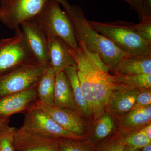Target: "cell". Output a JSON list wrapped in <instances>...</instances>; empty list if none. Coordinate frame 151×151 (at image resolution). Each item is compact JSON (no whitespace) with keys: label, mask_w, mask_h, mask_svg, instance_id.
I'll use <instances>...</instances> for the list:
<instances>
[{"label":"cell","mask_w":151,"mask_h":151,"mask_svg":"<svg viewBox=\"0 0 151 151\" xmlns=\"http://www.w3.org/2000/svg\"><path fill=\"white\" fill-rule=\"evenodd\" d=\"M54 104L58 107L68 108L78 112L72 88L63 71L55 76Z\"/></svg>","instance_id":"18"},{"label":"cell","mask_w":151,"mask_h":151,"mask_svg":"<svg viewBox=\"0 0 151 151\" xmlns=\"http://www.w3.org/2000/svg\"><path fill=\"white\" fill-rule=\"evenodd\" d=\"M123 151H133L128 146L126 145Z\"/></svg>","instance_id":"32"},{"label":"cell","mask_w":151,"mask_h":151,"mask_svg":"<svg viewBox=\"0 0 151 151\" xmlns=\"http://www.w3.org/2000/svg\"><path fill=\"white\" fill-rule=\"evenodd\" d=\"M116 84L139 91L151 89V74H113Z\"/></svg>","instance_id":"21"},{"label":"cell","mask_w":151,"mask_h":151,"mask_svg":"<svg viewBox=\"0 0 151 151\" xmlns=\"http://www.w3.org/2000/svg\"><path fill=\"white\" fill-rule=\"evenodd\" d=\"M117 119L118 129L129 134L140 130L151 123V105L131 110Z\"/></svg>","instance_id":"15"},{"label":"cell","mask_w":151,"mask_h":151,"mask_svg":"<svg viewBox=\"0 0 151 151\" xmlns=\"http://www.w3.org/2000/svg\"><path fill=\"white\" fill-rule=\"evenodd\" d=\"M55 74L51 66L47 68L37 83V91L41 103L54 106Z\"/></svg>","instance_id":"20"},{"label":"cell","mask_w":151,"mask_h":151,"mask_svg":"<svg viewBox=\"0 0 151 151\" xmlns=\"http://www.w3.org/2000/svg\"><path fill=\"white\" fill-rule=\"evenodd\" d=\"M47 38L58 37L76 51L79 48L73 24L57 0H49L34 19Z\"/></svg>","instance_id":"4"},{"label":"cell","mask_w":151,"mask_h":151,"mask_svg":"<svg viewBox=\"0 0 151 151\" xmlns=\"http://www.w3.org/2000/svg\"><path fill=\"white\" fill-rule=\"evenodd\" d=\"M34 107L40 109L49 115L63 128L74 134L86 138L91 124L77 111L55 106H48L37 102Z\"/></svg>","instance_id":"9"},{"label":"cell","mask_w":151,"mask_h":151,"mask_svg":"<svg viewBox=\"0 0 151 151\" xmlns=\"http://www.w3.org/2000/svg\"><path fill=\"white\" fill-rule=\"evenodd\" d=\"M14 130H0V151H14L13 144Z\"/></svg>","instance_id":"26"},{"label":"cell","mask_w":151,"mask_h":151,"mask_svg":"<svg viewBox=\"0 0 151 151\" xmlns=\"http://www.w3.org/2000/svg\"><path fill=\"white\" fill-rule=\"evenodd\" d=\"M151 105V89H144L139 92L132 110L145 108Z\"/></svg>","instance_id":"27"},{"label":"cell","mask_w":151,"mask_h":151,"mask_svg":"<svg viewBox=\"0 0 151 151\" xmlns=\"http://www.w3.org/2000/svg\"><path fill=\"white\" fill-rule=\"evenodd\" d=\"M49 67L37 62L32 63L0 76V98L37 85Z\"/></svg>","instance_id":"6"},{"label":"cell","mask_w":151,"mask_h":151,"mask_svg":"<svg viewBox=\"0 0 151 151\" xmlns=\"http://www.w3.org/2000/svg\"><path fill=\"white\" fill-rule=\"evenodd\" d=\"M14 30L12 37L0 39V76L22 65L37 62L21 29Z\"/></svg>","instance_id":"5"},{"label":"cell","mask_w":151,"mask_h":151,"mask_svg":"<svg viewBox=\"0 0 151 151\" xmlns=\"http://www.w3.org/2000/svg\"><path fill=\"white\" fill-rule=\"evenodd\" d=\"M141 149L142 151H151V144H148Z\"/></svg>","instance_id":"31"},{"label":"cell","mask_w":151,"mask_h":151,"mask_svg":"<svg viewBox=\"0 0 151 151\" xmlns=\"http://www.w3.org/2000/svg\"><path fill=\"white\" fill-rule=\"evenodd\" d=\"M141 131L147 136V137L149 139L151 140V124H150L144 127L142 129H140Z\"/></svg>","instance_id":"30"},{"label":"cell","mask_w":151,"mask_h":151,"mask_svg":"<svg viewBox=\"0 0 151 151\" xmlns=\"http://www.w3.org/2000/svg\"><path fill=\"white\" fill-rule=\"evenodd\" d=\"M49 0H1L0 21L12 29L33 19Z\"/></svg>","instance_id":"7"},{"label":"cell","mask_w":151,"mask_h":151,"mask_svg":"<svg viewBox=\"0 0 151 151\" xmlns=\"http://www.w3.org/2000/svg\"><path fill=\"white\" fill-rule=\"evenodd\" d=\"M57 1L71 20L78 43L83 42L88 51L98 55L113 72L118 63L128 55L90 25L80 6L71 4L68 0Z\"/></svg>","instance_id":"2"},{"label":"cell","mask_w":151,"mask_h":151,"mask_svg":"<svg viewBox=\"0 0 151 151\" xmlns=\"http://www.w3.org/2000/svg\"><path fill=\"white\" fill-rule=\"evenodd\" d=\"M139 91L117 84L110 94L105 111L116 119L120 118L132 110Z\"/></svg>","instance_id":"12"},{"label":"cell","mask_w":151,"mask_h":151,"mask_svg":"<svg viewBox=\"0 0 151 151\" xmlns=\"http://www.w3.org/2000/svg\"><path fill=\"white\" fill-rule=\"evenodd\" d=\"M60 151H94L95 145L88 139H58Z\"/></svg>","instance_id":"23"},{"label":"cell","mask_w":151,"mask_h":151,"mask_svg":"<svg viewBox=\"0 0 151 151\" xmlns=\"http://www.w3.org/2000/svg\"><path fill=\"white\" fill-rule=\"evenodd\" d=\"M14 151H60L58 139L36 134L22 128L14 131Z\"/></svg>","instance_id":"11"},{"label":"cell","mask_w":151,"mask_h":151,"mask_svg":"<svg viewBox=\"0 0 151 151\" xmlns=\"http://www.w3.org/2000/svg\"><path fill=\"white\" fill-rule=\"evenodd\" d=\"M134 27L138 35L151 44V19H143L137 24H135Z\"/></svg>","instance_id":"25"},{"label":"cell","mask_w":151,"mask_h":151,"mask_svg":"<svg viewBox=\"0 0 151 151\" xmlns=\"http://www.w3.org/2000/svg\"><path fill=\"white\" fill-rule=\"evenodd\" d=\"M114 74H151V55H127L118 63Z\"/></svg>","instance_id":"16"},{"label":"cell","mask_w":151,"mask_h":151,"mask_svg":"<svg viewBox=\"0 0 151 151\" xmlns=\"http://www.w3.org/2000/svg\"><path fill=\"white\" fill-rule=\"evenodd\" d=\"M117 130L116 119L110 113L105 111L98 119L92 122L86 139L95 145L113 134Z\"/></svg>","instance_id":"17"},{"label":"cell","mask_w":151,"mask_h":151,"mask_svg":"<svg viewBox=\"0 0 151 151\" xmlns=\"http://www.w3.org/2000/svg\"><path fill=\"white\" fill-rule=\"evenodd\" d=\"M20 26L36 61L42 65L50 66L47 38L35 19L23 22Z\"/></svg>","instance_id":"10"},{"label":"cell","mask_w":151,"mask_h":151,"mask_svg":"<svg viewBox=\"0 0 151 151\" xmlns=\"http://www.w3.org/2000/svg\"><path fill=\"white\" fill-rule=\"evenodd\" d=\"M47 47L50 66L56 75L68 66L76 65L75 60L70 53L71 48L60 37L47 38Z\"/></svg>","instance_id":"13"},{"label":"cell","mask_w":151,"mask_h":151,"mask_svg":"<svg viewBox=\"0 0 151 151\" xmlns=\"http://www.w3.org/2000/svg\"><path fill=\"white\" fill-rule=\"evenodd\" d=\"M88 22L94 29L111 41L127 55H151V44L138 35L133 23L122 21Z\"/></svg>","instance_id":"3"},{"label":"cell","mask_w":151,"mask_h":151,"mask_svg":"<svg viewBox=\"0 0 151 151\" xmlns=\"http://www.w3.org/2000/svg\"><path fill=\"white\" fill-rule=\"evenodd\" d=\"M151 19V0H145L143 19Z\"/></svg>","instance_id":"29"},{"label":"cell","mask_w":151,"mask_h":151,"mask_svg":"<svg viewBox=\"0 0 151 151\" xmlns=\"http://www.w3.org/2000/svg\"><path fill=\"white\" fill-rule=\"evenodd\" d=\"M3 121L2 120H0V130L4 129V127H3Z\"/></svg>","instance_id":"33"},{"label":"cell","mask_w":151,"mask_h":151,"mask_svg":"<svg viewBox=\"0 0 151 151\" xmlns=\"http://www.w3.org/2000/svg\"><path fill=\"white\" fill-rule=\"evenodd\" d=\"M133 151H141L140 150H134Z\"/></svg>","instance_id":"34"},{"label":"cell","mask_w":151,"mask_h":151,"mask_svg":"<svg viewBox=\"0 0 151 151\" xmlns=\"http://www.w3.org/2000/svg\"><path fill=\"white\" fill-rule=\"evenodd\" d=\"M35 86L0 98V120L22 111L36 96Z\"/></svg>","instance_id":"14"},{"label":"cell","mask_w":151,"mask_h":151,"mask_svg":"<svg viewBox=\"0 0 151 151\" xmlns=\"http://www.w3.org/2000/svg\"><path fill=\"white\" fill-rule=\"evenodd\" d=\"M67 76L72 88L76 105L78 113L91 122L88 106L82 94L76 65H70L63 70Z\"/></svg>","instance_id":"19"},{"label":"cell","mask_w":151,"mask_h":151,"mask_svg":"<svg viewBox=\"0 0 151 151\" xmlns=\"http://www.w3.org/2000/svg\"><path fill=\"white\" fill-rule=\"evenodd\" d=\"M78 44V50L70 49V52L76 62L81 91L92 123L105 112L110 94L117 84L99 56L88 51L83 42Z\"/></svg>","instance_id":"1"},{"label":"cell","mask_w":151,"mask_h":151,"mask_svg":"<svg viewBox=\"0 0 151 151\" xmlns=\"http://www.w3.org/2000/svg\"><path fill=\"white\" fill-rule=\"evenodd\" d=\"M21 128L36 134L57 139H86L68 132L48 114L34 106L28 113L24 124Z\"/></svg>","instance_id":"8"},{"label":"cell","mask_w":151,"mask_h":151,"mask_svg":"<svg viewBox=\"0 0 151 151\" xmlns=\"http://www.w3.org/2000/svg\"><path fill=\"white\" fill-rule=\"evenodd\" d=\"M131 6L132 9L137 12L140 21L144 16V7L145 0H124Z\"/></svg>","instance_id":"28"},{"label":"cell","mask_w":151,"mask_h":151,"mask_svg":"<svg viewBox=\"0 0 151 151\" xmlns=\"http://www.w3.org/2000/svg\"><path fill=\"white\" fill-rule=\"evenodd\" d=\"M125 143L126 145L134 151L141 150L145 146L151 144V140L139 130L128 134L125 139Z\"/></svg>","instance_id":"24"},{"label":"cell","mask_w":151,"mask_h":151,"mask_svg":"<svg viewBox=\"0 0 151 151\" xmlns=\"http://www.w3.org/2000/svg\"><path fill=\"white\" fill-rule=\"evenodd\" d=\"M128 134L118 129L113 134L95 145L94 151H123Z\"/></svg>","instance_id":"22"}]
</instances>
